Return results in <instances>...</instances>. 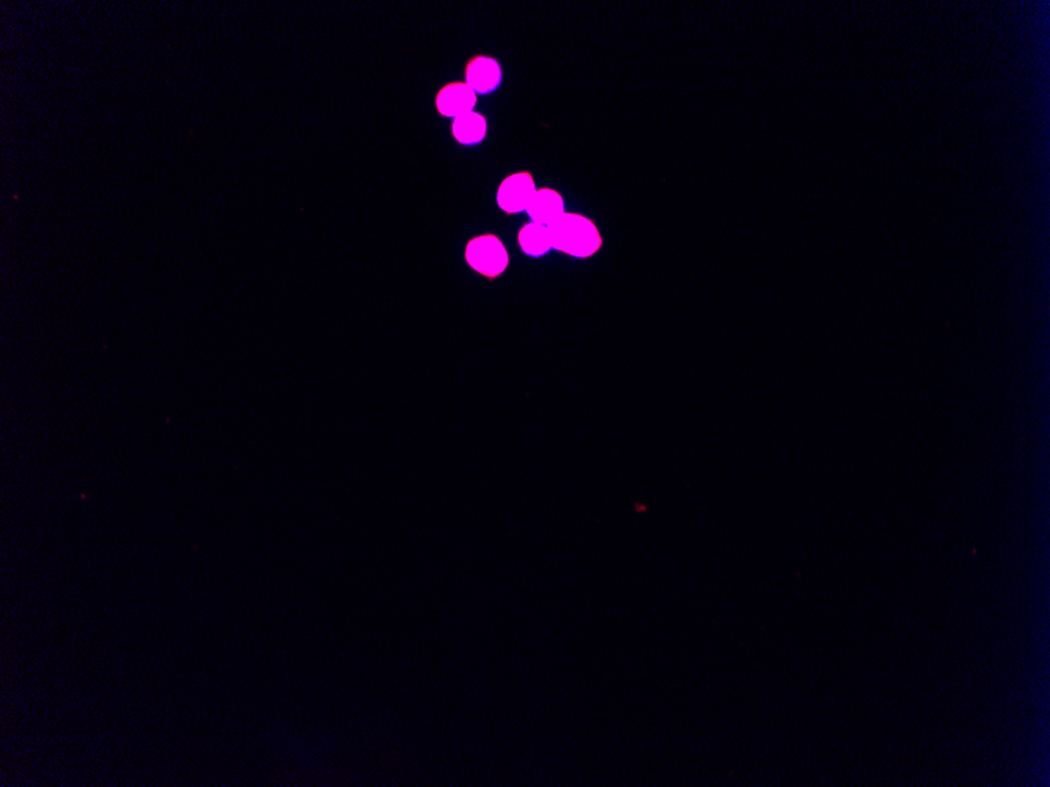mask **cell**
Returning <instances> with one entry per match:
<instances>
[{"mask_svg": "<svg viewBox=\"0 0 1050 787\" xmlns=\"http://www.w3.org/2000/svg\"><path fill=\"white\" fill-rule=\"evenodd\" d=\"M552 250L565 253L577 260H587L603 247V235L590 217L579 213H568L549 225Z\"/></svg>", "mask_w": 1050, "mask_h": 787, "instance_id": "6da1fadb", "label": "cell"}, {"mask_svg": "<svg viewBox=\"0 0 1050 787\" xmlns=\"http://www.w3.org/2000/svg\"><path fill=\"white\" fill-rule=\"evenodd\" d=\"M464 258L469 268L486 279L494 280L510 266V253L499 236L492 233L475 236L467 242Z\"/></svg>", "mask_w": 1050, "mask_h": 787, "instance_id": "7a4b0ae2", "label": "cell"}, {"mask_svg": "<svg viewBox=\"0 0 1050 787\" xmlns=\"http://www.w3.org/2000/svg\"><path fill=\"white\" fill-rule=\"evenodd\" d=\"M537 189L532 173L525 170L511 173L505 176L497 187V206L508 216L525 213Z\"/></svg>", "mask_w": 1050, "mask_h": 787, "instance_id": "3957f363", "label": "cell"}, {"mask_svg": "<svg viewBox=\"0 0 1050 787\" xmlns=\"http://www.w3.org/2000/svg\"><path fill=\"white\" fill-rule=\"evenodd\" d=\"M503 70L499 60L491 55L478 54L467 62L464 82L475 95H491L502 85Z\"/></svg>", "mask_w": 1050, "mask_h": 787, "instance_id": "277c9868", "label": "cell"}, {"mask_svg": "<svg viewBox=\"0 0 1050 787\" xmlns=\"http://www.w3.org/2000/svg\"><path fill=\"white\" fill-rule=\"evenodd\" d=\"M478 96L464 81H453L439 88L434 98L437 114L444 118L461 117L475 110Z\"/></svg>", "mask_w": 1050, "mask_h": 787, "instance_id": "5b68a950", "label": "cell"}, {"mask_svg": "<svg viewBox=\"0 0 1050 787\" xmlns=\"http://www.w3.org/2000/svg\"><path fill=\"white\" fill-rule=\"evenodd\" d=\"M525 213L530 222L549 227L566 213L565 198L552 187H540L530 200Z\"/></svg>", "mask_w": 1050, "mask_h": 787, "instance_id": "8992f818", "label": "cell"}, {"mask_svg": "<svg viewBox=\"0 0 1050 787\" xmlns=\"http://www.w3.org/2000/svg\"><path fill=\"white\" fill-rule=\"evenodd\" d=\"M488 118L477 110L452 120V136L463 147L480 145L488 137Z\"/></svg>", "mask_w": 1050, "mask_h": 787, "instance_id": "52a82bcc", "label": "cell"}, {"mask_svg": "<svg viewBox=\"0 0 1050 787\" xmlns=\"http://www.w3.org/2000/svg\"><path fill=\"white\" fill-rule=\"evenodd\" d=\"M519 247L530 258H541L552 250L551 233L544 225L529 222L518 233Z\"/></svg>", "mask_w": 1050, "mask_h": 787, "instance_id": "ba28073f", "label": "cell"}]
</instances>
